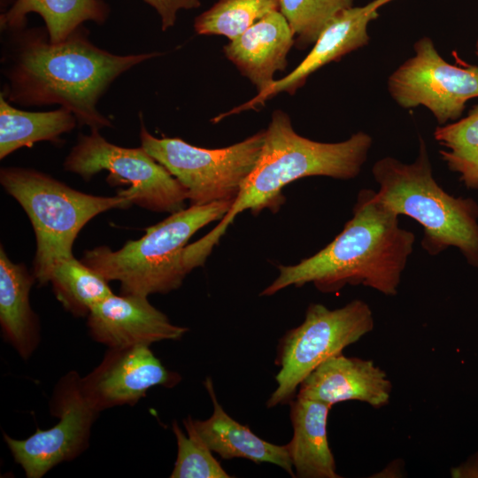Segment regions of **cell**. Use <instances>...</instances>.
<instances>
[{
  "label": "cell",
  "mask_w": 478,
  "mask_h": 478,
  "mask_svg": "<svg viewBox=\"0 0 478 478\" xmlns=\"http://www.w3.org/2000/svg\"><path fill=\"white\" fill-rule=\"evenodd\" d=\"M14 0H0L1 13L4 12Z\"/></svg>",
  "instance_id": "cell-28"
},
{
  "label": "cell",
  "mask_w": 478,
  "mask_h": 478,
  "mask_svg": "<svg viewBox=\"0 0 478 478\" xmlns=\"http://www.w3.org/2000/svg\"><path fill=\"white\" fill-rule=\"evenodd\" d=\"M213 412L204 420H193V426L212 451L223 459H246L255 463H271L295 476L288 445H277L255 435L247 426L230 417L219 403L212 381H204Z\"/></svg>",
  "instance_id": "cell-17"
},
{
  "label": "cell",
  "mask_w": 478,
  "mask_h": 478,
  "mask_svg": "<svg viewBox=\"0 0 478 478\" xmlns=\"http://www.w3.org/2000/svg\"><path fill=\"white\" fill-rule=\"evenodd\" d=\"M50 282L58 302L75 317H87L94 305L113 294L109 281L73 256L54 266Z\"/></svg>",
  "instance_id": "cell-22"
},
{
  "label": "cell",
  "mask_w": 478,
  "mask_h": 478,
  "mask_svg": "<svg viewBox=\"0 0 478 478\" xmlns=\"http://www.w3.org/2000/svg\"><path fill=\"white\" fill-rule=\"evenodd\" d=\"M434 137L443 148L440 154L448 168L466 188L478 189V104L466 117L438 126Z\"/></svg>",
  "instance_id": "cell-23"
},
{
  "label": "cell",
  "mask_w": 478,
  "mask_h": 478,
  "mask_svg": "<svg viewBox=\"0 0 478 478\" xmlns=\"http://www.w3.org/2000/svg\"><path fill=\"white\" fill-rule=\"evenodd\" d=\"M8 33L2 59L7 82L1 94L23 106L59 104L90 130L112 126L97 109L111 84L135 66L160 55L113 54L93 44L83 26L57 43L42 27Z\"/></svg>",
  "instance_id": "cell-1"
},
{
  "label": "cell",
  "mask_w": 478,
  "mask_h": 478,
  "mask_svg": "<svg viewBox=\"0 0 478 478\" xmlns=\"http://www.w3.org/2000/svg\"><path fill=\"white\" fill-rule=\"evenodd\" d=\"M398 217L375 198L374 190L361 189L341 233L299 263L279 266V275L259 295L312 283L323 293L362 285L396 296L415 243L414 234L399 226Z\"/></svg>",
  "instance_id": "cell-2"
},
{
  "label": "cell",
  "mask_w": 478,
  "mask_h": 478,
  "mask_svg": "<svg viewBox=\"0 0 478 478\" xmlns=\"http://www.w3.org/2000/svg\"><path fill=\"white\" fill-rule=\"evenodd\" d=\"M32 12L42 17L50 41L57 43L87 21L104 24L109 17L110 7L104 0H14L0 15L1 30L11 32L25 28L27 17Z\"/></svg>",
  "instance_id": "cell-20"
},
{
  "label": "cell",
  "mask_w": 478,
  "mask_h": 478,
  "mask_svg": "<svg viewBox=\"0 0 478 478\" xmlns=\"http://www.w3.org/2000/svg\"><path fill=\"white\" fill-rule=\"evenodd\" d=\"M374 327L367 303L355 299L344 306L328 309L310 304L305 320L280 341L275 376L277 388L266 402L268 408L290 402L301 382L323 361L342 353Z\"/></svg>",
  "instance_id": "cell-7"
},
{
  "label": "cell",
  "mask_w": 478,
  "mask_h": 478,
  "mask_svg": "<svg viewBox=\"0 0 478 478\" xmlns=\"http://www.w3.org/2000/svg\"><path fill=\"white\" fill-rule=\"evenodd\" d=\"M476 54L478 56V41H477V43H476Z\"/></svg>",
  "instance_id": "cell-29"
},
{
  "label": "cell",
  "mask_w": 478,
  "mask_h": 478,
  "mask_svg": "<svg viewBox=\"0 0 478 478\" xmlns=\"http://www.w3.org/2000/svg\"><path fill=\"white\" fill-rule=\"evenodd\" d=\"M90 337L108 348L179 340L189 328L173 324L147 297L114 294L93 306L87 316Z\"/></svg>",
  "instance_id": "cell-14"
},
{
  "label": "cell",
  "mask_w": 478,
  "mask_h": 478,
  "mask_svg": "<svg viewBox=\"0 0 478 478\" xmlns=\"http://www.w3.org/2000/svg\"><path fill=\"white\" fill-rule=\"evenodd\" d=\"M233 201L189 205L146 228L118 251L98 246L87 251L81 261L107 281H118L121 295L147 297L177 289L189 274L184 251L189 238L211 222L220 220Z\"/></svg>",
  "instance_id": "cell-5"
},
{
  "label": "cell",
  "mask_w": 478,
  "mask_h": 478,
  "mask_svg": "<svg viewBox=\"0 0 478 478\" xmlns=\"http://www.w3.org/2000/svg\"><path fill=\"white\" fill-rule=\"evenodd\" d=\"M394 0H372L352 6L333 19L320 34L309 54L287 76L274 81L266 89L247 103L214 119L217 122L233 113L256 108L281 92L293 95L306 79L323 66L368 44V25L379 17V9Z\"/></svg>",
  "instance_id": "cell-13"
},
{
  "label": "cell",
  "mask_w": 478,
  "mask_h": 478,
  "mask_svg": "<svg viewBox=\"0 0 478 478\" xmlns=\"http://www.w3.org/2000/svg\"><path fill=\"white\" fill-rule=\"evenodd\" d=\"M295 35L281 11H274L253 24L223 47L225 56L257 88H269L274 75L284 71Z\"/></svg>",
  "instance_id": "cell-16"
},
{
  "label": "cell",
  "mask_w": 478,
  "mask_h": 478,
  "mask_svg": "<svg viewBox=\"0 0 478 478\" xmlns=\"http://www.w3.org/2000/svg\"><path fill=\"white\" fill-rule=\"evenodd\" d=\"M353 0H280V11L295 35V45L305 49L314 44L327 25Z\"/></svg>",
  "instance_id": "cell-25"
},
{
  "label": "cell",
  "mask_w": 478,
  "mask_h": 478,
  "mask_svg": "<svg viewBox=\"0 0 478 478\" xmlns=\"http://www.w3.org/2000/svg\"><path fill=\"white\" fill-rule=\"evenodd\" d=\"M35 277L12 262L0 248V326L4 340L23 358H29L41 340L38 316L29 302Z\"/></svg>",
  "instance_id": "cell-19"
},
{
  "label": "cell",
  "mask_w": 478,
  "mask_h": 478,
  "mask_svg": "<svg viewBox=\"0 0 478 478\" xmlns=\"http://www.w3.org/2000/svg\"><path fill=\"white\" fill-rule=\"evenodd\" d=\"M265 130L235 144L204 149L180 138H158L141 126V146L186 189L190 205L235 201L253 170Z\"/></svg>",
  "instance_id": "cell-8"
},
{
  "label": "cell",
  "mask_w": 478,
  "mask_h": 478,
  "mask_svg": "<svg viewBox=\"0 0 478 478\" xmlns=\"http://www.w3.org/2000/svg\"><path fill=\"white\" fill-rule=\"evenodd\" d=\"M181 376L167 369L150 346L108 348L102 361L81 377V389L97 411L134 405L153 387L173 388Z\"/></svg>",
  "instance_id": "cell-12"
},
{
  "label": "cell",
  "mask_w": 478,
  "mask_h": 478,
  "mask_svg": "<svg viewBox=\"0 0 478 478\" xmlns=\"http://www.w3.org/2000/svg\"><path fill=\"white\" fill-rule=\"evenodd\" d=\"M261 152L244 181L231 208L220 223L198 241L186 246L184 262L189 269L204 264L213 247L241 212H277L283 204V188L300 178L327 176L340 180L357 177L366 163L373 139L358 131L345 141L320 143L298 135L289 115L281 110L272 114L265 130Z\"/></svg>",
  "instance_id": "cell-3"
},
{
  "label": "cell",
  "mask_w": 478,
  "mask_h": 478,
  "mask_svg": "<svg viewBox=\"0 0 478 478\" xmlns=\"http://www.w3.org/2000/svg\"><path fill=\"white\" fill-rule=\"evenodd\" d=\"M0 182L27 214L36 238L34 275L50 283L54 266L73 255L81 229L95 216L111 209L132 205L126 197H101L70 188L32 168L3 167Z\"/></svg>",
  "instance_id": "cell-6"
},
{
  "label": "cell",
  "mask_w": 478,
  "mask_h": 478,
  "mask_svg": "<svg viewBox=\"0 0 478 478\" xmlns=\"http://www.w3.org/2000/svg\"><path fill=\"white\" fill-rule=\"evenodd\" d=\"M78 120L69 110L27 112L15 108L0 94V158L41 141H58Z\"/></svg>",
  "instance_id": "cell-21"
},
{
  "label": "cell",
  "mask_w": 478,
  "mask_h": 478,
  "mask_svg": "<svg viewBox=\"0 0 478 478\" xmlns=\"http://www.w3.org/2000/svg\"><path fill=\"white\" fill-rule=\"evenodd\" d=\"M372 174L379 187L375 198L422 227L420 245L428 255L455 247L478 268V204L472 198L450 195L438 184L421 137L412 163L385 157L374 164Z\"/></svg>",
  "instance_id": "cell-4"
},
{
  "label": "cell",
  "mask_w": 478,
  "mask_h": 478,
  "mask_svg": "<svg viewBox=\"0 0 478 478\" xmlns=\"http://www.w3.org/2000/svg\"><path fill=\"white\" fill-rule=\"evenodd\" d=\"M150 5L158 14L163 31L175 25L177 14L181 10L197 9L200 0H143Z\"/></svg>",
  "instance_id": "cell-27"
},
{
  "label": "cell",
  "mask_w": 478,
  "mask_h": 478,
  "mask_svg": "<svg viewBox=\"0 0 478 478\" xmlns=\"http://www.w3.org/2000/svg\"><path fill=\"white\" fill-rule=\"evenodd\" d=\"M413 49L414 55L388 79L391 97L405 109L425 106L439 126L457 120L466 103L478 97V66L449 64L427 36L419 39Z\"/></svg>",
  "instance_id": "cell-11"
},
{
  "label": "cell",
  "mask_w": 478,
  "mask_h": 478,
  "mask_svg": "<svg viewBox=\"0 0 478 478\" xmlns=\"http://www.w3.org/2000/svg\"><path fill=\"white\" fill-rule=\"evenodd\" d=\"M280 0H218L194 20L198 35H218L230 41L272 12Z\"/></svg>",
  "instance_id": "cell-24"
},
{
  "label": "cell",
  "mask_w": 478,
  "mask_h": 478,
  "mask_svg": "<svg viewBox=\"0 0 478 478\" xmlns=\"http://www.w3.org/2000/svg\"><path fill=\"white\" fill-rule=\"evenodd\" d=\"M81 376L70 371L57 382L50 401V413L58 418L53 427L36 431L26 439L4 433L13 459L27 478H41L57 465L71 461L89 444L97 412L81 389Z\"/></svg>",
  "instance_id": "cell-10"
},
{
  "label": "cell",
  "mask_w": 478,
  "mask_h": 478,
  "mask_svg": "<svg viewBox=\"0 0 478 478\" xmlns=\"http://www.w3.org/2000/svg\"><path fill=\"white\" fill-rule=\"evenodd\" d=\"M392 383L373 360L342 353L320 364L299 385L297 396L329 405L357 400L381 408L389 404Z\"/></svg>",
  "instance_id": "cell-15"
},
{
  "label": "cell",
  "mask_w": 478,
  "mask_h": 478,
  "mask_svg": "<svg viewBox=\"0 0 478 478\" xmlns=\"http://www.w3.org/2000/svg\"><path fill=\"white\" fill-rule=\"evenodd\" d=\"M331 405L296 396L290 401L293 436L287 444L295 477L340 478L328 441Z\"/></svg>",
  "instance_id": "cell-18"
},
{
  "label": "cell",
  "mask_w": 478,
  "mask_h": 478,
  "mask_svg": "<svg viewBox=\"0 0 478 478\" xmlns=\"http://www.w3.org/2000/svg\"><path fill=\"white\" fill-rule=\"evenodd\" d=\"M64 167L89 181L102 170L109 183L129 187L117 195L152 212L173 213L185 208L186 189L142 146L125 148L106 141L99 130L80 135Z\"/></svg>",
  "instance_id": "cell-9"
},
{
  "label": "cell",
  "mask_w": 478,
  "mask_h": 478,
  "mask_svg": "<svg viewBox=\"0 0 478 478\" xmlns=\"http://www.w3.org/2000/svg\"><path fill=\"white\" fill-rule=\"evenodd\" d=\"M187 435L176 420L172 428L177 443V458L171 478H230L212 451L196 431L192 418L183 420Z\"/></svg>",
  "instance_id": "cell-26"
}]
</instances>
